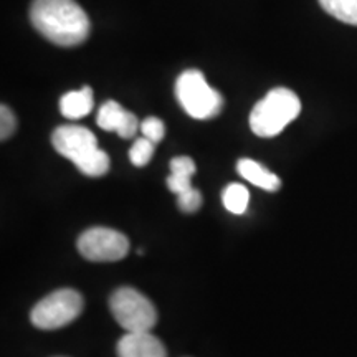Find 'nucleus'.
Wrapping results in <instances>:
<instances>
[{"label": "nucleus", "mask_w": 357, "mask_h": 357, "mask_svg": "<svg viewBox=\"0 0 357 357\" xmlns=\"http://www.w3.org/2000/svg\"><path fill=\"white\" fill-rule=\"evenodd\" d=\"M32 25L60 47H77L89 35L86 12L75 0H33L30 7Z\"/></svg>", "instance_id": "obj_1"}, {"label": "nucleus", "mask_w": 357, "mask_h": 357, "mask_svg": "<svg viewBox=\"0 0 357 357\" xmlns=\"http://www.w3.org/2000/svg\"><path fill=\"white\" fill-rule=\"evenodd\" d=\"M301 113V101L288 88H275L258 101L250 114V128L260 137H273Z\"/></svg>", "instance_id": "obj_2"}, {"label": "nucleus", "mask_w": 357, "mask_h": 357, "mask_svg": "<svg viewBox=\"0 0 357 357\" xmlns=\"http://www.w3.org/2000/svg\"><path fill=\"white\" fill-rule=\"evenodd\" d=\"M176 96L182 109L194 119H211L220 114L223 106L220 93L207 83L199 70H187L177 78Z\"/></svg>", "instance_id": "obj_3"}, {"label": "nucleus", "mask_w": 357, "mask_h": 357, "mask_svg": "<svg viewBox=\"0 0 357 357\" xmlns=\"http://www.w3.org/2000/svg\"><path fill=\"white\" fill-rule=\"evenodd\" d=\"M109 310L126 333H149L158 323L153 301L134 288L116 289L109 298Z\"/></svg>", "instance_id": "obj_4"}, {"label": "nucleus", "mask_w": 357, "mask_h": 357, "mask_svg": "<svg viewBox=\"0 0 357 357\" xmlns=\"http://www.w3.org/2000/svg\"><path fill=\"white\" fill-rule=\"evenodd\" d=\"M83 311V296L75 289H58L33 306L30 319L43 331L63 328L73 323Z\"/></svg>", "instance_id": "obj_5"}, {"label": "nucleus", "mask_w": 357, "mask_h": 357, "mask_svg": "<svg viewBox=\"0 0 357 357\" xmlns=\"http://www.w3.org/2000/svg\"><path fill=\"white\" fill-rule=\"evenodd\" d=\"M78 250L89 261H119L128 255L129 240L118 230L95 227L79 235Z\"/></svg>", "instance_id": "obj_6"}, {"label": "nucleus", "mask_w": 357, "mask_h": 357, "mask_svg": "<svg viewBox=\"0 0 357 357\" xmlns=\"http://www.w3.org/2000/svg\"><path fill=\"white\" fill-rule=\"evenodd\" d=\"M52 144L58 154L71 160L75 166L100 149L95 134L82 126L56 128L52 134Z\"/></svg>", "instance_id": "obj_7"}, {"label": "nucleus", "mask_w": 357, "mask_h": 357, "mask_svg": "<svg viewBox=\"0 0 357 357\" xmlns=\"http://www.w3.org/2000/svg\"><path fill=\"white\" fill-rule=\"evenodd\" d=\"M96 124L102 131H116L123 139H131L139 129V121L136 116L116 101H106L101 106L98 111Z\"/></svg>", "instance_id": "obj_8"}, {"label": "nucleus", "mask_w": 357, "mask_h": 357, "mask_svg": "<svg viewBox=\"0 0 357 357\" xmlns=\"http://www.w3.org/2000/svg\"><path fill=\"white\" fill-rule=\"evenodd\" d=\"M118 357H167L166 347L154 334L126 333L116 346Z\"/></svg>", "instance_id": "obj_9"}, {"label": "nucleus", "mask_w": 357, "mask_h": 357, "mask_svg": "<svg viewBox=\"0 0 357 357\" xmlns=\"http://www.w3.org/2000/svg\"><path fill=\"white\" fill-rule=\"evenodd\" d=\"M236 171H238V174L245 178V181H248L250 184L260 187L263 190H268V192L280 190L281 187L280 177L271 171H268L266 167H263L260 162H257V160L240 159L238 164H236Z\"/></svg>", "instance_id": "obj_10"}, {"label": "nucleus", "mask_w": 357, "mask_h": 357, "mask_svg": "<svg viewBox=\"0 0 357 357\" xmlns=\"http://www.w3.org/2000/svg\"><path fill=\"white\" fill-rule=\"evenodd\" d=\"M93 106H95V96L89 86H83L78 91H68L60 100L61 114L68 119L83 118L91 113Z\"/></svg>", "instance_id": "obj_11"}, {"label": "nucleus", "mask_w": 357, "mask_h": 357, "mask_svg": "<svg viewBox=\"0 0 357 357\" xmlns=\"http://www.w3.org/2000/svg\"><path fill=\"white\" fill-rule=\"evenodd\" d=\"M319 3L334 19L357 26V0H319Z\"/></svg>", "instance_id": "obj_12"}, {"label": "nucleus", "mask_w": 357, "mask_h": 357, "mask_svg": "<svg viewBox=\"0 0 357 357\" xmlns=\"http://www.w3.org/2000/svg\"><path fill=\"white\" fill-rule=\"evenodd\" d=\"M222 200L225 208L235 215H242L247 212L248 208V200H250V192L242 184H230L225 187L222 194Z\"/></svg>", "instance_id": "obj_13"}, {"label": "nucleus", "mask_w": 357, "mask_h": 357, "mask_svg": "<svg viewBox=\"0 0 357 357\" xmlns=\"http://www.w3.org/2000/svg\"><path fill=\"white\" fill-rule=\"evenodd\" d=\"M154 142L146 139V137H141L134 142L131 151H129V159L136 167H144L149 164V160L153 159L154 155Z\"/></svg>", "instance_id": "obj_14"}, {"label": "nucleus", "mask_w": 357, "mask_h": 357, "mask_svg": "<svg viewBox=\"0 0 357 357\" xmlns=\"http://www.w3.org/2000/svg\"><path fill=\"white\" fill-rule=\"evenodd\" d=\"M141 132L146 139L153 141L154 144H158V142L162 141L164 134H166V126H164V123L160 121L159 118L149 116V118H146L144 121L141 123Z\"/></svg>", "instance_id": "obj_15"}, {"label": "nucleus", "mask_w": 357, "mask_h": 357, "mask_svg": "<svg viewBox=\"0 0 357 357\" xmlns=\"http://www.w3.org/2000/svg\"><path fill=\"white\" fill-rule=\"evenodd\" d=\"M177 205L181 207L182 212L185 213H194L197 212L202 205V194L197 189H189L184 194L177 195Z\"/></svg>", "instance_id": "obj_16"}, {"label": "nucleus", "mask_w": 357, "mask_h": 357, "mask_svg": "<svg viewBox=\"0 0 357 357\" xmlns=\"http://www.w3.org/2000/svg\"><path fill=\"white\" fill-rule=\"evenodd\" d=\"M17 129V118L7 105L0 106V137L2 141L8 139Z\"/></svg>", "instance_id": "obj_17"}, {"label": "nucleus", "mask_w": 357, "mask_h": 357, "mask_svg": "<svg viewBox=\"0 0 357 357\" xmlns=\"http://www.w3.org/2000/svg\"><path fill=\"white\" fill-rule=\"evenodd\" d=\"M195 162L192 158L187 155H181V158H174L171 160V174L174 176H182V177H194L195 174Z\"/></svg>", "instance_id": "obj_18"}]
</instances>
